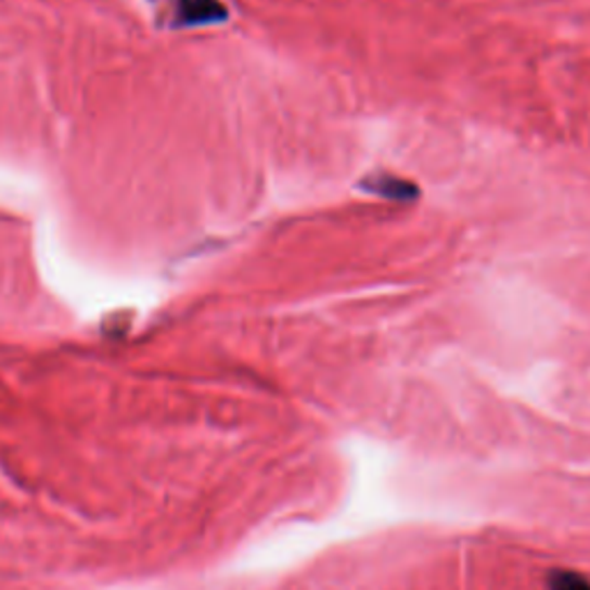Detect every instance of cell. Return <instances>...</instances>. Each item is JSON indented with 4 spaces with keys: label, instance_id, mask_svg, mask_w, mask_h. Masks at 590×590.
<instances>
[{
    "label": "cell",
    "instance_id": "6da1fadb",
    "mask_svg": "<svg viewBox=\"0 0 590 590\" xmlns=\"http://www.w3.org/2000/svg\"><path fill=\"white\" fill-rule=\"evenodd\" d=\"M360 190L367 192V194H372V196L387 198V201H413V198H418L415 184L399 178V176H393V174H372L367 180H362Z\"/></svg>",
    "mask_w": 590,
    "mask_h": 590
},
{
    "label": "cell",
    "instance_id": "3957f363",
    "mask_svg": "<svg viewBox=\"0 0 590 590\" xmlns=\"http://www.w3.org/2000/svg\"><path fill=\"white\" fill-rule=\"evenodd\" d=\"M547 583L549 590H590V579L575 569H553Z\"/></svg>",
    "mask_w": 590,
    "mask_h": 590
},
{
    "label": "cell",
    "instance_id": "7a4b0ae2",
    "mask_svg": "<svg viewBox=\"0 0 590 590\" xmlns=\"http://www.w3.org/2000/svg\"><path fill=\"white\" fill-rule=\"evenodd\" d=\"M227 18L221 0H178V22L184 26H208Z\"/></svg>",
    "mask_w": 590,
    "mask_h": 590
}]
</instances>
